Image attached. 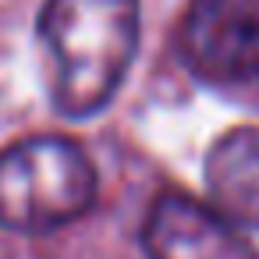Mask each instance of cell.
Segmentation results:
<instances>
[{
    "label": "cell",
    "mask_w": 259,
    "mask_h": 259,
    "mask_svg": "<svg viewBox=\"0 0 259 259\" xmlns=\"http://www.w3.org/2000/svg\"><path fill=\"white\" fill-rule=\"evenodd\" d=\"M142 36L139 0H47L39 47L57 114L85 121L124 85Z\"/></svg>",
    "instance_id": "cell-1"
},
{
    "label": "cell",
    "mask_w": 259,
    "mask_h": 259,
    "mask_svg": "<svg viewBox=\"0 0 259 259\" xmlns=\"http://www.w3.org/2000/svg\"><path fill=\"white\" fill-rule=\"evenodd\" d=\"M96 202V167L64 135H29L0 149V227L50 234Z\"/></svg>",
    "instance_id": "cell-2"
},
{
    "label": "cell",
    "mask_w": 259,
    "mask_h": 259,
    "mask_svg": "<svg viewBox=\"0 0 259 259\" xmlns=\"http://www.w3.org/2000/svg\"><path fill=\"white\" fill-rule=\"evenodd\" d=\"M185 68L220 89L259 82V0H192L181 22Z\"/></svg>",
    "instance_id": "cell-3"
},
{
    "label": "cell",
    "mask_w": 259,
    "mask_h": 259,
    "mask_svg": "<svg viewBox=\"0 0 259 259\" xmlns=\"http://www.w3.org/2000/svg\"><path fill=\"white\" fill-rule=\"evenodd\" d=\"M142 248L149 259H259L227 213L185 192H163L149 206Z\"/></svg>",
    "instance_id": "cell-4"
},
{
    "label": "cell",
    "mask_w": 259,
    "mask_h": 259,
    "mask_svg": "<svg viewBox=\"0 0 259 259\" xmlns=\"http://www.w3.org/2000/svg\"><path fill=\"white\" fill-rule=\"evenodd\" d=\"M206 188L241 231H259V128L220 135L206 156Z\"/></svg>",
    "instance_id": "cell-5"
}]
</instances>
